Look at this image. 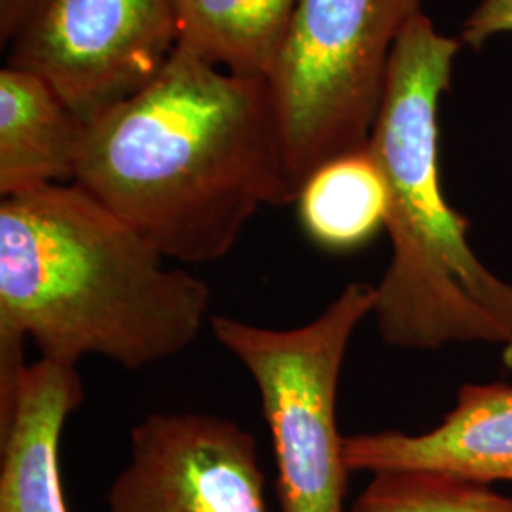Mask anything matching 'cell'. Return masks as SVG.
I'll return each mask as SVG.
<instances>
[{
    "label": "cell",
    "instance_id": "1",
    "mask_svg": "<svg viewBox=\"0 0 512 512\" xmlns=\"http://www.w3.org/2000/svg\"><path fill=\"white\" fill-rule=\"evenodd\" d=\"M73 183L184 264L217 262L262 205L294 202L268 80L179 46L145 88L86 122Z\"/></svg>",
    "mask_w": 512,
    "mask_h": 512
},
{
    "label": "cell",
    "instance_id": "2",
    "mask_svg": "<svg viewBox=\"0 0 512 512\" xmlns=\"http://www.w3.org/2000/svg\"><path fill=\"white\" fill-rule=\"evenodd\" d=\"M211 289L167 268L162 251L86 188L57 183L0 203V359L76 365L86 355L128 370L194 344Z\"/></svg>",
    "mask_w": 512,
    "mask_h": 512
},
{
    "label": "cell",
    "instance_id": "3",
    "mask_svg": "<svg viewBox=\"0 0 512 512\" xmlns=\"http://www.w3.org/2000/svg\"><path fill=\"white\" fill-rule=\"evenodd\" d=\"M461 40L418 12L391 55L368 152L387 184L393 253L376 287L385 344L431 351L450 344L503 348L512 368V283L492 274L469 243V220L446 202L439 171V101Z\"/></svg>",
    "mask_w": 512,
    "mask_h": 512
},
{
    "label": "cell",
    "instance_id": "4",
    "mask_svg": "<svg viewBox=\"0 0 512 512\" xmlns=\"http://www.w3.org/2000/svg\"><path fill=\"white\" fill-rule=\"evenodd\" d=\"M421 0H300L268 80L294 202L311 175L368 147L391 55Z\"/></svg>",
    "mask_w": 512,
    "mask_h": 512
},
{
    "label": "cell",
    "instance_id": "5",
    "mask_svg": "<svg viewBox=\"0 0 512 512\" xmlns=\"http://www.w3.org/2000/svg\"><path fill=\"white\" fill-rule=\"evenodd\" d=\"M376 304V287L351 283L313 321L268 329L213 315L215 340L253 376L274 440L283 512H344L349 469L336 395L349 340Z\"/></svg>",
    "mask_w": 512,
    "mask_h": 512
},
{
    "label": "cell",
    "instance_id": "6",
    "mask_svg": "<svg viewBox=\"0 0 512 512\" xmlns=\"http://www.w3.org/2000/svg\"><path fill=\"white\" fill-rule=\"evenodd\" d=\"M175 46L171 0H40L8 65L42 76L88 122L145 88Z\"/></svg>",
    "mask_w": 512,
    "mask_h": 512
},
{
    "label": "cell",
    "instance_id": "7",
    "mask_svg": "<svg viewBox=\"0 0 512 512\" xmlns=\"http://www.w3.org/2000/svg\"><path fill=\"white\" fill-rule=\"evenodd\" d=\"M107 512H268L255 435L213 414H150L131 429Z\"/></svg>",
    "mask_w": 512,
    "mask_h": 512
},
{
    "label": "cell",
    "instance_id": "8",
    "mask_svg": "<svg viewBox=\"0 0 512 512\" xmlns=\"http://www.w3.org/2000/svg\"><path fill=\"white\" fill-rule=\"evenodd\" d=\"M342 448L349 473L427 469L490 486L512 482V385H461L456 406L435 429L353 435Z\"/></svg>",
    "mask_w": 512,
    "mask_h": 512
},
{
    "label": "cell",
    "instance_id": "9",
    "mask_svg": "<svg viewBox=\"0 0 512 512\" xmlns=\"http://www.w3.org/2000/svg\"><path fill=\"white\" fill-rule=\"evenodd\" d=\"M82 401L76 365L38 359L25 366L14 408L0 421V512H69L59 442Z\"/></svg>",
    "mask_w": 512,
    "mask_h": 512
},
{
    "label": "cell",
    "instance_id": "10",
    "mask_svg": "<svg viewBox=\"0 0 512 512\" xmlns=\"http://www.w3.org/2000/svg\"><path fill=\"white\" fill-rule=\"evenodd\" d=\"M86 122L38 74L0 71V196L73 183Z\"/></svg>",
    "mask_w": 512,
    "mask_h": 512
},
{
    "label": "cell",
    "instance_id": "11",
    "mask_svg": "<svg viewBox=\"0 0 512 512\" xmlns=\"http://www.w3.org/2000/svg\"><path fill=\"white\" fill-rule=\"evenodd\" d=\"M300 0H171L177 46L220 71L268 78Z\"/></svg>",
    "mask_w": 512,
    "mask_h": 512
},
{
    "label": "cell",
    "instance_id": "12",
    "mask_svg": "<svg viewBox=\"0 0 512 512\" xmlns=\"http://www.w3.org/2000/svg\"><path fill=\"white\" fill-rule=\"evenodd\" d=\"M296 203L311 241L334 253L363 247L385 226L389 211L387 184L368 148L321 165Z\"/></svg>",
    "mask_w": 512,
    "mask_h": 512
},
{
    "label": "cell",
    "instance_id": "13",
    "mask_svg": "<svg viewBox=\"0 0 512 512\" xmlns=\"http://www.w3.org/2000/svg\"><path fill=\"white\" fill-rule=\"evenodd\" d=\"M372 475L348 512H512V495L461 476L427 469Z\"/></svg>",
    "mask_w": 512,
    "mask_h": 512
},
{
    "label": "cell",
    "instance_id": "14",
    "mask_svg": "<svg viewBox=\"0 0 512 512\" xmlns=\"http://www.w3.org/2000/svg\"><path fill=\"white\" fill-rule=\"evenodd\" d=\"M505 33H512V0H480L463 25L461 44L478 50Z\"/></svg>",
    "mask_w": 512,
    "mask_h": 512
},
{
    "label": "cell",
    "instance_id": "15",
    "mask_svg": "<svg viewBox=\"0 0 512 512\" xmlns=\"http://www.w3.org/2000/svg\"><path fill=\"white\" fill-rule=\"evenodd\" d=\"M40 0H0V42L10 46Z\"/></svg>",
    "mask_w": 512,
    "mask_h": 512
}]
</instances>
